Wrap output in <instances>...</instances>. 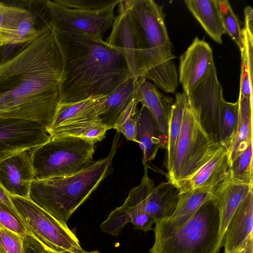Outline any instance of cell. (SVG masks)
Listing matches in <instances>:
<instances>
[{
    "mask_svg": "<svg viewBox=\"0 0 253 253\" xmlns=\"http://www.w3.org/2000/svg\"><path fill=\"white\" fill-rule=\"evenodd\" d=\"M0 58V118L47 128L60 101L63 60L56 32L47 21L33 40Z\"/></svg>",
    "mask_w": 253,
    "mask_h": 253,
    "instance_id": "obj_1",
    "label": "cell"
},
{
    "mask_svg": "<svg viewBox=\"0 0 253 253\" xmlns=\"http://www.w3.org/2000/svg\"><path fill=\"white\" fill-rule=\"evenodd\" d=\"M55 32L63 60L59 104L107 95L131 78L122 53L103 39Z\"/></svg>",
    "mask_w": 253,
    "mask_h": 253,
    "instance_id": "obj_2",
    "label": "cell"
},
{
    "mask_svg": "<svg viewBox=\"0 0 253 253\" xmlns=\"http://www.w3.org/2000/svg\"><path fill=\"white\" fill-rule=\"evenodd\" d=\"M117 132L108 156L88 168L63 177L35 179L29 198L61 222L67 223L75 211L98 187L110 171L119 140Z\"/></svg>",
    "mask_w": 253,
    "mask_h": 253,
    "instance_id": "obj_3",
    "label": "cell"
},
{
    "mask_svg": "<svg viewBox=\"0 0 253 253\" xmlns=\"http://www.w3.org/2000/svg\"><path fill=\"white\" fill-rule=\"evenodd\" d=\"M220 221L213 195L180 226L155 222L154 243L149 253H218L223 242Z\"/></svg>",
    "mask_w": 253,
    "mask_h": 253,
    "instance_id": "obj_4",
    "label": "cell"
},
{
    "mask_svg": "<svg viewBox=\"0 0 253 253\" xmlns=\"http://www.w3.org/2000/svg\"><path fill=\"white\" fill-rule=\"evenodd\" d=\"M94 144L78 137L50 136L46 143L34 150L35 179L69 176L88 168L95 162Z\"/></svg>",
    "mask_w": 253,
    "mask_h": 253,
    "instance_id": "obj_5",
    "label": "cell"
},
{
    "mask_svg": "<svg viewBox=\"0 0 253 253\" xmlns=\"http://www.w3.org/2000/svg\"><path fill=\"white\" fill-rule=\"evenodd\" d=\"M6 193L28 234L47 252L85 253L77 237L66 223L54 217L29 197L23 198Z\"/></svg>",
    "mask_w": 253,
    "mask_h": 253,
    "instance_id": "obj_6",
    "label": "cell"
},
{
    "mask_svg": "<svg viewBox=\"0 0 253 253\" xmlns=\"http://www.w3.org/2000/svg\"><path fill=\"white\" fill-rule=\"evenodd\" d=\"M221 145L212 142L195 119L188 105L185 110L168 181L185 180L196 172Z\"/></svg>",
    "mask_w": 253,
    "mask_h": 253,
    "instance_id": "obj_7",
    "label": "cell"
},
{
    "mask_svg": "<svg viewBox=\"0 0 253 253\" xmlns=\"http://www.w3.org/2000/svg\"><path fill=\"white\" fill-rule=\"evenodd\" d=\"M137 35L150 55L160 64L175 58L165 22L163 6L153 0H121Z\"/></svg>",
    "mask_w": 253,
    "mask_h": 253,
    "instance_id": "obj_8",
    "label": "cell"
},
{
    "mask_svg": "<svg viewBox=\"0 0 253 253\" xmlns=\"http://www.w3.org/2000/svg\"><path fill=\"white\" fill-rule=\"evenodd\" d=\"M43 4L48 21L57 32H67L102 40L105 33L114 23L113 5L98 10L66 8L54 0H44Z\"/></svg>",
    "mask_w": 253,
    "mask_h": 253,
    "instance_id": "obj_9",
    "label": "cell"
},
{
    "mask_svg": "<svg viewBox=\"0 0 253 253\" xmlns=\"http://www.w3.org/2000/svg\"><path fill=\"white\" fill-rule=\"evenodd\" d=\"M187 97L188 106L200 126L212 142L220 145L219 121L225 100L214 61L200 84Z\"/></svg>",
    "mask_w": 253,
    "mask_h": 253,
    "instance_id": "obj_10",
    "label": "cell"
},
{
    "mask_svg": "<svg viewBox=\"0 0 253 253\" xmlns=\"http://www.w3.org/2000/svg\"><path fill=\"white\" fill-rule=\"evenodd\" d=\"M49 137L46 128L37 123L0 118V162L42 145Z\"/></svg>",
    "mask_w": 253,
    "mask_h": 253,
    "instance_id": "obj_11",
    "label": "cell"
},
{
    "mask_svg": "<svg viewBox=\"0 0 253 253\" xmlns=\"http://www.w3.org/2000/svg\"><path fill=\"white\" fill-rule=\"evenodd\" d=\"M107 95L90 97L70 103L59 104L52 121L46 130L50 136L83 127L101 120Z\"/></svg>",
    "mask_w": 253,
    "mask_h": 253,
    "instance_id": "obj_12",
    "label": "cell"
},
{
    "mask_svg": "<svg viewBox=\"0 0 253 253\" xmlns=\"http://www.w3.org/2000/svg\"><path fill=\"white\" fill-rule=\"evenodd\" d=\"M231 160L222 145L196 172L187 179L172 183L179 194L196 189L214 191L230 178Z\"/></svg>",
    "mask_w": 253,
    "mask_h": 253,
    "instance_id": "obj_13",
    "label": "cell"
},
{
    "mask_svg": "<svg viewBox=\"0 0 253 253\" xmlns=\"http://www.w3.org/2000/svg\"><path fill=\"white\" fill-rule=\"evenodd\" d=\"M35 148L0 162V184L6 192L13 196L29 197L32 182L36 179L33 165Z\"/></svg>",
    "mask_w": 253,
    "mask_h": 253,
    "instance_id": "obj_14",
    "label": "cell"
},
{
    "mask_svg": "<svg viewBox=\"0 0 253 253\" xmlns=\"http://www.w3.org/2000/svg\"><path fill=\"white\" fill-rule=\"evenodd\" d=\"M213 61L210 45L195 37L180 57L178 80L186 96L200 84Z\"/></svg>",
    "mask_w": 253,
    "mask_h": 253,
    "instance_id": "obj_15",
    "label": "cell"
},
{
    "mask_svg": "<svg viewBox=\"0 0 253 253\" xmlns=\"http://www.w3.org/2000/svg\"><path fill=\"white\" fill-rule=\"evenodd\" d=\"M252 190L239 206L226 229L224 253H235L253 239V192Z\"/></svg>",
    "mask_w": 253,
    "mask_h": 253,
    "instance_id": "obj_16",
    "label": "cell"
},
{
    "mask_svg": "<svg viewBox=\"0 0 253 253\" xmlns=\"http://www.w3.org/2000/svg\"><path fill=\"white\" fill-rule=\"evenodd\" d=\"M139 78H130L106 96L102 123L109 129H115L129 109L138 104Z\"/></svg>",
    "mask_w": 253,
    "mask_h": 253,
    "instance_id": "obj_17",
    "label": "cell"
},
{
    "mask_svg": "<svg viewBox=\"0 0 253 253\" xmlns=\"http://www.w3.org/2000/svg\"><path fill=\"white\" fill-rule=\"evenodd\" d=\"M134 118L137 143L143 152L142 163L144 167H148L147 163L155 159L160 148L167 149L168 135L160 131L153 116L145 106H141Z\"/></svg>",
    "mask_w": 253,
    "mask_h": 253,
    "instance_id": "obj_18",
    "label": "cell"
},
{
    "mask_svg": "<svg viewBox=\"0 0 253 253\" xmlns=\"http://www.w3.org/2000/svg\"><path fill=\"white\" fill-rule=\"evenodd\" d=\"M138 97L139 103L151 113L160 131L168 135L173 98L163 94L144 77L139 78Z\"/></svg>",
    "mask_w": 253,
    "mask_h": 253,
    "instance_id": "obj_19",
    "label": "cell"
},
{
    "mask_svg": "<svg viewBox=\"0 0 253 253\" xmlns=\"http://www.w3.org/2000/svg\"><path fill=\"white\" fill-rule=\"evenodd\" d=\"M177 188L169 181L153 187L144 199V211L155 222L168 219L173 212L179 199Z\"/></svg>",
    "mask_w": 253,
    "mask_h": 253,
    "instance_id": "obj_20",
    "label": "cell"
},
{
    "mask_svg": "<svg viewBox=\"0 0 253 253\" xmlns=\"http://www.w3.org/2000/svg\"><path fill=\"white\" fill-rule=\"evenodd\" d=\"M253 185L232 182L230 178L213 192L220 212V234L222 241L226 229L233 215L253 190Z\"/></svg>",
    "mask_w": 253,
    "mask_h": 253,
    "instance_id": "obj_21",
    "label": "cell"
},
{
    "mask_svg": "<svg viewBox=\"0 0 253 253\" xmlns=\"http://www.w3.org/2000/svg\"><path fill=\"white\" fill-rule=\"evenodd\" d=\"M184 2L209 36L216 42L222 44L225 31L217 0H186Z\"/></svg>",
    "mask_w": 253,
    "mask_h": 253,
    "instance_id": "obj_22",
    "label": "cell"
},
{
    "mask_svg": "<svg viewBox=\"0 0 253 253\" xmlns=\"http://www.w3.org/2000/svg\"><path fill=\"white\" fill-rule=\"evenodd\" d=\"M239 121L237 132L228 151L231 163L253 141V97L239 95Z\"/></svg>",
    "mask_w": 253,
    "mask_h": 253,
    "instance_id": "obj_23",
    "label": "cell"
},
{
    "mask_svg": "<svg viewBox=\"0 0 253 253\" xmlns=\"http://www.w3.org/2000/svg\"><path fill=\"white\" fill-rule=\"evenodd\" d=\"M213 197L211 191L203 189H196L179 194L176 207L171 215L168 219L161 221L171 226H180Z\"/></svg>",
    "mask_w": 253,
    "mask_h": 253,
    "instance_id": "obj_24",
    "label": "cell"
},
{
    "mask_svg": "<svg viewBox=\"0 0 253 253\" xmlns=\"http://www.w3.org/2000/svg\"><path fill=\"white\" fill-rule=\"evenodd\" d=\"M187 97L184 92L177 93L171 106L168 131L166 168L171 166L177 142L180 133L183 115L187 106Z\"/></svg>",
    "mask_w": 253,
    "mask_h": 253,
    "instance_id": "obj_25",
    "label": "cell"
},
{
    "mask_svg": "<svg viewBox=\"0 0 253 253\" xmlns=\"http://www.w3.org/2000/svg\"><path fill=\"white\" fill-rule=\"evenodd\" d=\"M174 58L169 59L148 71L143 77L154 83L158 88L167 93H174L179 84Z\"/></svg>",
    "mask_w": 253,
    "mask_h": 253,
    "instance_id": "obj_26",
    "label": "cell"
},
{
    "mask_svg": "<svg viewBox=\"0 0 253 253\" xmlns=\"http://www.w3.org/2000/svg\"><path fill=\"white\" fill-rule=\"evenodd\" d=\"M239 121L238 100L235 103L224 101L220 116V144L228 151L235 137Z\"/></svg>",
    "mask_w": 253,
    "mask_h": 253,
    "instance_id": "obj_27",
    "label": "cell"
},
{
    "mask_svg": "<svg viewBox=\"0 0 253 253\" xmlns=\"http://www.w3.org/2000/svg\"><path fill=\"white\" fill-rule=\"evenodd\" d=\"M252 142L232 162L230 180L232 182L253 185Z\"/></svg>",
    "mask_w": 253,
    "mask_h": 253,
    "instance_id": "obj_28",
    "label": "cell"
},
{
    "mask_svg": "<svg viewBox=\"0 0 253 253\" xmlns=\"http://www.w3.org/2000/svg\"><path fill=\"white\" fill-rule=\"evenodd\" d=\"M36 15L28 9L23 11L13 25L9 44H18L33 40L38 33Z\"/></svg>",
    "mask_w": 253,
    "mask_h": 253,
    "instance_id": "obj_29",
    "label": "cell"
},
{
    "mask_svg": "<svg viewBox=\"0 0 253 253\" xmlns=\"http://www.w3.org/2000/svg\"><path fill=\"white\" fill-rule=\"evenodd\" d=\"M225 33H227L238 45L241 52L244 50L243 29L237 16L227 0H217Z\"/></svg>",
    "mask_w": 253,
    "mask_h": 253,
    "instance_id": "obj_30",
    "label": "cell"
},
{
    "mask_svg": "<svg viewBox=\"0 0 253 253\" xmlns=\"http://www.w3.org/2000/svg\"><path fill=\"white\" fill-rule=\"evenodd\" d=\"M0 225L23 238L28 232L16 211L0 202Z\"/></svg>",
    "mask_w": 253,
    "mask_h": 253,
    "instance_id": "obj_31",
    "label": "cell"
},
{
    "mask_svg": "<svg viewBox=\"0 0 253 253\" xmlns=\"http://www.w3.org/2000/svg\"><path fill=\"white\" fill-rule=\"evenodd\" d=\"M66 8L85 10H98L119 3L121 0H54Z\"/></svg>",
    "mask_w": 253,
    "mask_h": 253,
    "instance_id": "obj_32",
    "label": "cell"
},
{
    "mask_svg": "<svg viewBox=\"0 0 253 253\" xmlns=\"http://www.w3.org/2000/svg\"><path fill=\"white\" fill-rule=\"evenodd\" d=\"M23 238L0 225V253H22Z\"/></svg>",
    "mask_w": 253,
    "mask_h": 253,
    "instance_id": "obj_33",
    "label": "cell"
},
{
    "mask_svg": "<svg viewBox=\"0 0 253 253\" xmlns=\"http://www.w3.org/2000/svg\"><path fill=\"white\" fill-rule=\"evenodd\" d=\"M137 104L132 106L115 128L117 132L122 133L127 140L135 142H137V128L134 116L137 111Z\"/></svg>",
    "mask_w": 253,
    "mask_h": 253,
    "instance_id": "obj_34",
    "label": "cell"
},
{
    "mask_svg": "<svg viewBox=\"0 0 253 253\" xmlns=\"http://www.w3.org/2000/svg\"><path fill=\"white\" fill-rule=\"evenodd\" d=\"M130 222L134 229L146 232L152 230V225L155 223V220L146 212H140L133 217Z\"/></svg>",
    "mask_w": 253,
    "mask_h": 253,
    "instance_id": "obj_35",
    "label": "cell"
},
{
    "mask_svg": "<svg viewBox=\"0 0 253 253\" xmlns=\"http://www.w3.org/2000/svg\"><path fill=\"white\" fill-rule=\"evenodd\" d=\"M22 253H50L35 238L29 234L23 238Z\"/></svg>",
    "mask_w": 253,
    "mask_h": 253,
    "instance_id": "obj_36",
    "label": "cell"
},
{
    "mask_svg": "<svg viewBox=\"0 0 253 253\" xmlns=\"http://www.w3.org/2000/svg\"><path fill=\"white\" fill-rule=\"evenodd\" d=\"M245 13V27L244 28L253 32V10L252 8L248 6L244 10Z\"/></svg>",
    "mask_w": 253,
    "mask_h": 253,
    "instance_id": "obj_37",
    "label": "cell"
},
{
    "mask_svg": "<svg viewBox=\"0 0 253 253\" xmlns=\"http://www.w3.org/2000/svg\"><path fill=\"white\" fill-rule=\"evenodd\" d=\"M0 202L6 205L9 207L15 210L10 200L7 195L5 190L0 184Z\"/></svg>",
    "mask_w": 253,
    "mask_h": 253,
    "instance_id": "obj_38",
    "label": "cell"
},
{
    "mask_svg": "<svg viewBox=\"0 0 253 253\" xmlns=\"http://www.w3.org/2000/svg\"><path fill=\"white\" fill-rule=\"evenodd\" d=\"M235 253H253V239L250 240L243 248Z\"/></svg>",
    "mask_w": 253,
    "mask_h": 253,
    "instance_id": "obj_39",
    "label": "cell"
},
{
    "mask_svg": "<svg viewBox=\"0 0 253 253\" xmlns=\"http://www.w3.org/2000/svg\"><path fill=\"white\" fill-rule=\"evenodd\" d=\"M9 37V35L7 32L0 29V42L2 46L8 44Z\"/></svg>",
    "mask_w": 253,
    "mask_h": 253,
    "instance_id": "obj_40",
    "label": "cell"
},
{
    "mask_svg": "<svg viewBox=\"0 0 253 253\" xmlns=\"http://www.w3.org/2000/svg\"><path fill=\"white\" fill-rule=\"evenodd\" d=\"M85 253H100L98 251H91L90 252H87L85 251Z\"/></svg>",
    "mask_w": 253,
    "mask_h": 253,
    "instance_id": "obj_41",
    "label": "cell"
},
{
    "mask_svg": "<svg viewBox=\"0 0 253 253\" xmlns=\"http://www.w3.org/2000/svg\"><path fill=\"white\" fill-rule=\"evenodd\" d=\"M3 4H4V3H3L1 2H0V7L2 5H3Z\"/></svg>",
    "mask_w": 253,
    "mask_h": 253,
    "instance_id": "obj_42",
    "label": "cell"
},
{
    "mask_svg": "<svg viewBox=\"0 0 253 253\" xmlns=\"http://www.w3.org/2000/svg\"><path fill=\"white\" fill-rule=\"evenodd\" d=\"M1 46H2V44L0 42V47H1Z\"/></svg>",
    "mask_w": 253,
    "mask_h": 253,
    "instance_id": "obj_43",
    "label": "cell"
}]
</instances>
